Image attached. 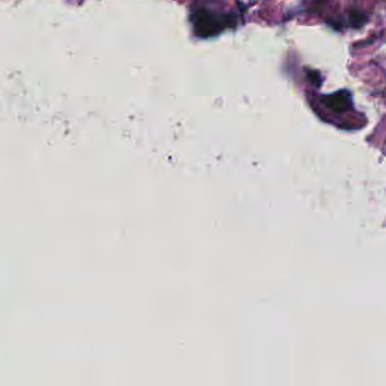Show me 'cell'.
Returning a JSON list of instances; mask_svg holds the SVG:
<instances>
[{
  "label": "cell",
  "mask_w": 386,
  "mask_h": 386,
  "mask_svg": "<svg viewBox=\"0 0 386 386\" xmlns=\"http://www.w3.org/2000/svg\"><path fill=\"white\" fill-rule=\"evenodd\" d=\"M322 102L332 111L338 113L347 112L352 108L351 94L348 91H339L334 94L325 95L322 97Z\"/></svg>",
  "instance_id": "obj_1"
},
{
  "label": "cell",
  "mask_w": 386,
  "mask_h": 386,
  "mask_svg": "<svg viewBox=\"0 0 386 386\" xmlns=\"http://www.w3.org/2000/svg\"><path fill=\"white\" fill-rule=\"evenodd\" d=\"M349 16H350V23H351L352 26H355V27L362 26V25L367 20L366 16H365L363 12L357 11V10L350 11Z\"/></svg>",
  "instance_id": "obj_2"
},
{
  "label": "cell",
  "mask_w": 386,
  "mask_h": 386,
  "mask_svg": "<svg viewBox=\"0 0 386 386\" xmlns=\"http://www.w3.org/2000/svg\"><path fill=\"white\" fill-rule=\"evenodd\" d=\"M308 78L312 80L313 84H315L316 86H321V82H322V78L320 74L317 73V71H313V70H308Z\"/></svg>",
  "instance_id": "obj_3"
}]
</instances>
